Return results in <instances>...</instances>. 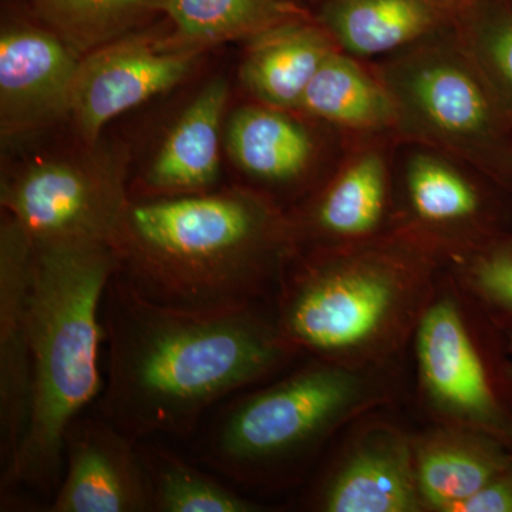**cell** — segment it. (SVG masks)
I'll return each mask as SVG.
<instances>
[{
  "instance_id": "obj_19",
  "label": "cell",
  "mask_w": 512,
  "mask_h": 512,
  "mask_svg": "<svg viewBox=\"0 0 512 512\" xmlns=\"http://www.w3.org/2000/svg\"><path fill=\"white\" fill-rule=\"evenodd\" d=\"M241 80L256 103L298 110L309 83L336 47L315 15L289 20L248 40Z\"/></svg>"
},
{
  "instance_id": "obj_5",
  "label": "cell",
  "mask_w": 512,
  "mask_h": 512,
  "mask_svg": "<svg viewBox=\"0 0 512 512\" xmlns=\"http://www.w3.org/2000/svg\"><path fill=\"white\" fill-rule=\"evenodd\" d=\"M394 365L359 367L309 357L298 369L229 397L197 433V464L245 488L299 476L340 431L396 402Z\"/></svg>"
},
{
  "instance_id": "obj_26",
  "label": "cell",
  "mask_w": 512,
  "mask_h": 512,
  "mask_svg": "<svg viewBox=\"0 0 512 512\" xmlns=\"http://www.w3.org/2000/svg\"><path fill=\"white\" fill-rule=\"evenodd\" d=\"M444 269L505 333H512V228L450 259Z\"/></svg>"
},
{
  "instance_id": "obj_9",
  "label": "cell",
  "mask_w": 512,
  "mask_h": 512,
  "mask_svg": "<svg viewBox=\"0 0 512 512\" xmlns=\"http://www.w3.org/2000/svg\"><path fill=\"white\" fill-rule=\"evenodd\" d=\"M130 201L123 165L107 160H50L29 165L2 185V207L35 244H109Z\"/></svg>"
},
{
  "instance_id": "obj_6",
  "label": "cell",
  "mask_w": 512,
  "mask_h": 512,
  "mask_svg": "<svg viewBox=\"0 0 512 512\" xmlns=\"http://www.w3.org/2000/svg\"><path fill=\"white\" fill-rule=\"evenodd\" d=\"M370 63L392 97L400 141L460 158L512 191V123L458 40L453 19Z\"/></svg>"
},
{
  "instance_id": "obj_11",
  "label": "cell",
  "mask_w": 512,
  "mask_h": 512,
  "mask_svg": "<svg viewBox=\"0 0 512 512\" xmlns=\"http://www.w3.org/2000/svg\"><path fill=\"white\" fill-rule=\"evenodd\" d=\"M305 505L318 512H424L413 431L380 410L353 421Z\"/></svg>"
},
{
  "instance_id": "obj_2",
  "label": "cell",
  "mask_w": 512,
  "mask_h": 512,
  "mask_svg": "<svg viewBox=\"0 0 512 512\" xmlns=\"http://www.w3.org/2000/svg\"><path fill=\"white\" fill-rule=\"evenodd\" d=\"M113 249L131 291L187 312L274 302L296 254L288 212L249 188L130 202Z\"/></svg>"
},
{
  "instance_id": "obj_7",
  "label": "cell",
  "mask_w": 512,
  "mask_h": 512,
  "mask_svg": "<svg viewBox=\"0 0 512 512\" xmlns=\"http://www.w3.org/2000/svg\"><path fill=\"white\" fill-rule=\"evenodd\" d=\"M416 393L430 423L480 431L512 447L507 333L448 275L412 340Z\"/></svg>"
},
{
  "instance_id": "obj_10",
  "label": "cell",
  "mask_w": 512,
  "mask_h": 512,
  "mask_svg": "<svg viewBox=\"0 0 512 512\" xmlns=\"http://www.w3.org/2000/svg\"><path fill=\"white\" fill-rule=\"evenodd\" d=\"M393 136L348 141L342 157L298 211L288 212L298 252L353 247L396 232Z\"/></svg>"
},
{
  "instance_id": "obj_8",
  "label": "cell",
  "mask_w": 512,
  "mask_h": 512,
  "mask_svg": "<svg viewBox=\"0 0 512 512\" xmlns=\"http://www.w3.org/2000/svg\"><path fill=\"white\" fill-rule=\"evenodd\" d=\"M394 195L396 232L430 249L444 264L512 228V191L426 144L400 141Z\"/></svg>"
},
{
  "instance_id": "obj_18",
  "label": "cell",
  "mask_w": 512,
  "mask_h": 512,
  "mask_svg": "<svg viewBox=\"0 0 512 512\" xmlns=\"http://www.w3.org/2000/svg\"><path fill=\"white\" fill-rule=\"evenodd\" d=\"M316 20L346 55L376 62L446 28L440 0H323Z\"/></svg>"
},
{
  "instance_id": "obj_1",
  "label": "cell",
  "mask_w": 512,
  "mask_h": 512,
  "mask_svg": "<svg viewBox=\"0 0 512 512\" xmlns=\"http://www.w3.org/2000/svg\"><path fill=\"white\" fill-rule=\"evenodd\" d=\"M101 316L109 363L96 412L137 441L192 436L211 409L303 357L266 303L178 311L140 298L113 275Z\"/></svg>"
},
{
  "instance_id": "obj_4",
  "label": "cell",
  "mask_w": 512,
  "mask_h": 512,
  "mask_svg": "<svg viewBox=\"0 0 512 512\" xmlns=\"http://www.w3.org/2000/svg\"><path fill=\"white\" fill-rule=\"evenodd\" d=\"M116 266L109 244L33 242L32 406L18 453L2 476V491L23 485L45 498L56 494L67 429L103 392L101 308Z\"/></svg>"
},
{
  "instance_id": "obj_23",
  "label": "cell",
  "mask_w": 512,
  "mask_h": 512,
  "mask_svg": "<svg viewBox=\"0 0 512 512\" xmlns=\"http://www.w3.org/2000/svg\"><path fill=\"white\" fill-rule=\"evenodd\" d=\"M37 19L77 55L114 42L164 15L165 0H26Z\"/></svg>"
},
{
  "instance_id": "obj_14",
  "label": "cell",
  "mask_w": 512,
  "mask_h": 512,
  "mask_svg": "<svg viewBox=\"0 0 512 512\" xmlns=\"http://www.w3.org/2000/svg\"><path fill=\"white\" fill-rule=\"evenodd\" d=\"M33 242L9 214L0 225V464L12 466L29 423L33 392L29 292Z\"/></svg>"
},
{
  "instance_id": "obj_28",
  "label": "cell",
  "mask_w": 512,
  "mask_h": 512,
  "mask_svg": "<svg viewBox=\"0 0 512 512\" xmlns=\"http://www.w3.org/2000/svg\"><path fill=\"white\" fill-rule=\"evenodd\" d=\"M444 5L450 6L451 9L456 8L458 5H463V3L470 2V0H440Z\"/></svg>"
},
{
  "instance_id": "obj_12",
  "label": "cell",
  "mask_w": 512,
  "mask_h": 512,
  "mask_svg": "<svg viewBox=\"0 0 512 512\" xmlns=\"http://www.w3.org/2000/svg\"><path fill=\"white\" fill-rule=\"evenodd\" d=\"M200 55L171 32H134L83 56L69 113L84 143L93 146L111 120L177 86Z\"/></svg>"
},
{
  "instance_id": "obj_16",
  "label": "cell",
  "mask_w": 512,
  "mask_h": 512,
  "mask_svg": "<svg viewBox=\"0 0 512 512\" xmlns=\"http://www.w3.org/2000/svg\"><path fill=\"white\" fill-rule=\"evenodd\" d=\"M318 124L298 110L261 103L241 107L227 124L229 156L264 190H293L309 180L322 156Z\"/></svg>"
},
{
  "instance_id": "obj_21",
  "label": "cell",
  "mask_w": 512,
  "mask_h": 512,
  "mask_svg": "<svg viewBox=\"0 0 512 512\" xmlns=\"http://www.w3.org/2000/svg\"><path fill=\"white\" fill-rule=\"evenodd\" d=\"M228 99V83L218 77L188 104L148 170L150 190L174 197L202 194L218 180Z\"/></svg>"
},
{
  "instance_id": "obj_27",
  "label": "cell",
  "mask_w": 512,
  "mask_h": 512,
  "mask_svg": "<svg viewBox=\"0 0 512 512\" xmlns=\"http://www.w3.org/2000/svg\"><path fill=\"white\" fill-rule=\"evenodd\" d=\"M454 512H512V460Z\"/></svg>"
},
{
  "instance_id": "obj_25",
  "label": "cell",
  "mask_w": 512,
  "mask_h": 512,
  "mask_svg": "<svg viewBox=\"0 0 512 512\" xmlns=\"http://www.w3.org/2000/svg\"><path fill=\"white\" fill-rule=\"evenodd\" d=\"M458 40L512 123V0H470L453 8Z\"/></svg>"
},
{
  "instance_id": "obj_24",
  "label": "cell",
  "mask_w": 512,
  "mask_h": 512,
  "mask_svg": "<svg viewBox=\"0 0 512 512\" xmlns=\"http://www.w3.org/2000/svg\"><path fill=\"white\" fill-rule=\"evenodd\" d=\"M154 512H261L264 504L150 440L138 441Z\"/></svg>"
},
{
  "instance_id": "obj_3",
  "label": "cell",
  "mask_w": 512,
  "mask_h": 512,
  "mask_svg": "<svg viewBox=\"0 0 512 512\" xmlns=\"http://www.w3.org/2000/svg\"><path fill=\"white\" fill-rule=\"evenodd\" d=\"M443 269L439 255L400 232L298 252L272 302L276 323L303 356L392 366L412 345Z\"/></svg>"
},
{
  "instance_id": "obj_15",
  "label": "cell",
  "mask_w": 512,
  "mask_h": 512,
  "mask_svg": "<svg viewBox=\"0 0 512 512\" xmlns=\"http://www.w3.org/2000/svg\"><path fill=\"white\" fill-rule=\"evenodd\" d=\"M82 56L47 28L8 26L0 36V126L26 133L69 113Z\"/></svg>"
},
{
  "instance_id": "obj_13",
  "label": "cell",
  "mask_w": 512,
  "mask_h": 512,
  "mask_svg": "<svg viewBox=\"0 0 512 512\" xmlns=\"http://www.w3.org/2000/svg\"><path fill=\"white\" fill-rule=\"evenodd\" d=\"M50 512H150L140 444L99 413H83L64 437L62 481Z\"/></svg>"
},
{
  "instance_id": "obj_17",
  "label": "cell",
  "mask_w": 512,
  "mask_h": 512,
  "mask_svg": "<svg viewBox=\"0 0 512 512\" xmlns=\"http://www.w3.org/2000/svg\"><path fill=\"white\" fill-rule=\"evenodd\" d=\"M424 512H454L512 460V447L488 434L430 423L413 433Z\"/></svg>"
},
{
  "instance_id": "obj_29",
  "label": "cell",
  "mask_w": 512,
  "mask_h": 512,
  "mask_svg": "<svg viewBox=\"0 0 512 512\" xmlns=\"http://www.w3.org/2000/svg\"><path fill=\"white\" fill-rule=\"evenodd\" d=\"M508 338V349H510V355L512 359V333H507Z\"/></svg>"
},
{
  "instance_id": "obj_20",
  "label": "cell",
  "mask_w": 512,
  "mask_h": 512,
  "mask_svg": "<svg viewBox=\"0 0 512 512\" xmlns=\"http://www.w3.org/2000/svg\"><path fill=\"white\" fill-rule=\"evenodd\" d=\"M298 111L346 141L397 137L392 97L375 66L339 49L320 66L303 94Z\"/></svg>"
},
{
  "instance_id": "obj_22",
  "label": "cell",
  "mask_w": 512,
  "mask_h": 512,
  "mask_svg": "<svg viewBox=\"0 0 512 512\" xmlns=\"http://www.w3.org/2000/svg\"><path fill=\"white\" fill-rule=\"evenodd\" d=\"M164 16L175 39L202 50L231 40L248 42L311 13L299 0H165Z\"/></svg>"
}]
</instances>
